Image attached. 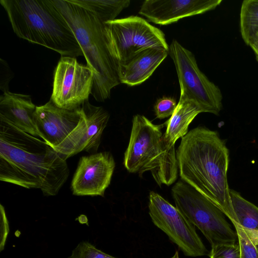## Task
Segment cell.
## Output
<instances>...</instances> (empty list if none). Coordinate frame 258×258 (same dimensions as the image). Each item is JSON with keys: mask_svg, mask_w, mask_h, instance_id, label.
I'll use <instances>...</instances> for the list:
<instances>
[{"mask_svg": "<svg viewBox=\"0 0 258 258\" xmlns=\"http://www.w3.org/2000/svg\"><path fill=\"white\" fill-rule=\"evenodd\" d=\"M210 258H240L238 242L218 244L211 247Z\"/></svg>", "mask_w": 258, "mask_h": 258, "instance_id": "603a6c76", "label": "cell"}, {"mask_svg": "<svg viewBox=\"0 0 258 258\" xmlns=\"http://www.w3.org/2000/svg\"><path fill=\"white\" fill-rule=\"evenodd\" d=\"M222 0H146L139 14L150 21L161 25H169L180 19L215 9Z\"/></svg>", "mask_w": 258, "mask_h": 258, "instance_id": "5bb4252c", "label": "cell"}, {"mask_svg": "<svg viewBox=\"0 0 258 258\" xmlns=\"http://www.w3.org/2000/svg\"><path fill=\"white\" fill-rule=\"evenodd\" d=\"M168 53L169 49L164 48H149L118 65L120 83L133 86L144 82L152 75Z\"/></svg>", "mask_w": 258, "mask_h": 258, "instance_id": "2e32d148", "label": "cell"}, {"mask_svg": "<svg viewBox=\"0 0 258 258\" xmlns=\"http://www.w3.org/2000/svg\"><path fill=\"white\" fill-rule=\"evenodd\" d=\"M149 214L154 224L163 231L186 256L209 255L195 226L176 207L153 191L149 196Z\"/></svg>", "mask_w": 258, "mask_h": 258, "instance_id": "9c48e42d", "label": "cell"}, {"mask_svg": "<svg viewBox=\"0 0 258 258\" xmlns=\"http://www.w3.org/2000/svg\"><path fill=\"white\" fill-rule=\"evenodd\" d=\"M243 229L252 242L255 245H258V231L249 230L244 228Z\"/></svg>", "mask_w": 258, "mask_h": 258, "instance_id": "4316f807", "label": "cell"}, {"mask_svg": "<svg viewBox=\"0 0 258 258\" xmlns=\"http://www.w3.org/2000/svg\"><path fill=\"white\" fill-rule=\"evenodd\" d=\"M69 258H117L97 249L88 242H80Z\"/></svg>", "mask_w": 258, "mask_h": 258, "instance_id": "7402d4cb", "label": "cell"}, {"mask_svg": "<svg viewBox=\"0 0 258 258\" xmlns=\"http://www.w3.org/2000/svg\"><path fill=\"white\" fill-rule=\"evenodd\" d=\"M115 166L114 158L109 152L82 157L71 182L73 194L104 197Z\"/></svg>", "mask_w": 258, "mask_h": 258, "instance_id": "7c38bea8", "label": "cell"}, {"mask_svg": "<svg viewBox=\"0 0 258 258\" xmlns=\"http://www.w3.org/2000/svg\"><path fill=\"white\" fill-rule=\"evenodd\" d=\"M79 111L78 124L56 150L67 159L82 151L96 153L109 119L106 110L92 105L88 100L80 107Z\"/></svg>", "mask_w": 258, "mask_h": 258, "instance_id": "8fae6325", "label": "cell"}, {"mask_svg": "<svg viewBox=\"0 0 258 258\" xmlns=\"http://www.w3.org/2000/svg\"><path fill=\"white\" fill-rule=\"evenodd\" d=\"M79 108L63 109L50 100L44 105L36 106L35 118L40 138L56 150L78 124Z\"/></svg>", "mask_w": 258, "mask_h": 258, "instance_id": "4fadbf2b", "label": "cell"}, {"mask_svg": "<svg viewBox=\"0 0 258 258\" xmlns=\"http://www.w3.org/2000/svg\"><path fill=\"white\" fill-rule=\"evenodd\" d=\"M230 194L238 224L245 229L258 231V207L233 189H230Z\"/></svg>", "mask_w": 258, "mask_h": 258, "instance_id": "d6986e66", "label": "cell"}, {"mask_svg": "<svg viewBox=\"0 0 258 258\" xmlns=\"http://www.w3.org/2000/svg\"><path fill=\"white\" fill-rule=\"evenodd\" d=\"M164 126L154 124L144 115H134L123 161L130 173L150 171L160 186L174 183L178 171L175 147L168 144L162 132Z\"/></svg>", "mask_w": 258, "mask_h": 258, "instance_id": "5b68a950", "label": "cell"}, {"mask_svg": "<svg viewBox=\"0 0 258 258\" xmlns=\"http://www.w3.org/2000/svg\"><path fill=\"white\" fill-rule=\"evenodd\" d=\"M104 24L108 47L117 66L149 48L169 49L164 33L140 17L131 16Z\"/></svg>", "mask_w": 258, "mask_h": 258, "instance_id": "52a82bcc", "label": "cell"}, {"mask_svg": "<svg viewBox=\"0 0 258 258\" xmlns=\"http://www.w3.org/2000/svg\"><path fill=\"white\" fill-rule=\"evenodd\" d=\"M36 108L30 96L6 91L0 97V120L40 138L35 118Z\"/></svg>", "mask_w": 258, "mask_h": 258, "instance_id": "9a60e30c", "label": "cell"}, {"mask_svg": "<svg viewBox=\"0 0 258 258\" xmlns=\"http://www.w3.org/2000/svg\"><path fill=\"white\" fill-rule=\"evenodd\" d=\"M246 45L251 48L258 62V30L254 32L249 36Z\"/></svg>", "mask_w": 258, "mask_h": 258, "instance_id": "484cf974", "label": "cell"}, {"mask_svg": "<svg viewBox=\"0 0 258 258\" xmlns=\"http://www.w3.org/2000/svg\"><path fill=\"white\" fill-rule=\"evenodd\" d=\"M200 113V108L194 102L180 98L173 113L164 123L166 127L164 137L168 144L174 146L178 139L185 136L189 124Z\"/></svg>", "mask_w": 258, "mask_h": 258, "instance_id": "e0dca14e", "label": "cell"}, {"mask_svg": "<svg viewBox=\"0 0 258 258\" xmlns=\"http://www.w3.org/2000/svg\"><path fill=\"white\" fill-rule=\"evenodd\" d=\"M95 14L102 22L113 21L130 5V0H70Z\"/></svg>", "mask_w": 258, "mask_h": 258, "instance_id": "ac0fdd59", "label": "cell"}, {"mask_svg": "<svg viewBox=\"0 0 258 258\" xmlns=\"http://www.w3.org/2000/svg\"><path fill=\"white\" fill-rule=\"evenodd\" d=\"M67 159L41 138L0 120L1 181L55 196L69 176Z\"/></svg>", "mask_w": 258, "mask_h": 258, "instance_id": "6da1fadb", "label": "cell"}, {"mask_svg": "<svg viewBox=\"0 0 258 258\" xmlns=\"http://www.w3.org/2000/svg\"><path fill=\"white\" fill-rule=\"evenodd\" d=\"M94 85L91 69L76 58L61 56L54 70L50 100L58 107L73 110L88 100Z\"/></svg>", "mask_w": 258, "mask_h": 258, "instance_id": "30bf717a", "label": "cell"}, {"mask_svg": "<svg viewBox=\"0 0 258 258\" xmlns=\"http://www.w3.org/2000/svg\"><path fill=\"white\" fill-rule=\"evenodd\" d=\"M176 156L181 180L238 224L227 180L229 150L219 133L203 126L193 128L181 138Z\"/></svg>", "mask_w": 258, "mask_h": 258, "instance_id": "7a4b0ae2", "label": "cell"}, {"mask_svg": "<svg viewBox=\"0 0 258 258\" xmlns=\"http://www.w3.org/2000/svg\"><path fill=\"white\" fill-rule=\"evenodd\" d=\"M1 251H2L5 246L6 240L8 234L9 233V228L8 220L6 215L5 211L2 205H1Z\"/></svg>", "mask_w": 258, "mask_h": 258, "instance_id": "d4e9b609", "label": "cell"}, {"mask_svg": "<svg viewBox=\"0 0 258 258\" xmlns=\"http://www.w3.org/2000/svg\"><path fill=\"white\" fill-rule=\"evenodd\" d=\"M171 258H179L178 252L176 251L174 255Z\"/></svg>", "mask_w": 258, "mask_h": 258, "instance_id": "83f0119b", "label": "cell"}, {"mask_svg": "<svg viewBox=\"0 0 258 258\" xmlns=\"http://www.w3.org/2000/svg\"><path fill=\"white\" fill-rule=\"evenodd\" d=\"M177 105L176 100L173 98L164 96L159 98L154 106L156 118L163 119L171 116Z\"/></svg>", "mask_w": 258, "mask_h": 258, "instance_id": "cb8c5ba5", "label": "cell"}, {"mask_svg": "<svg viewBox=\"0 0 258 258\" xmlns=\"http://www.w3.org/2000/svg\"><path fill=\"white\" fill-rule=\"evenodd\" d=\"M72 30L94 74L91 95L99 102L110 97L120 83L117 64L112 56L105 33V24L91 12L70 0H51Z\"/></svg>", "mask_w": 258, "mask_h": 258, "instance_id": "277c9868", "label": "cell"}, {"mask_svg": "<svg viewBox=\"0 0 258 258\" xmlns=\"http://www.w3.org/2000/svg\"><path fill=\"white\" fill-rule=\"evenodd\" d=\"M177 74L180 99L194 102L202 112L219 115L222 108V94L219 88L201 71L193 53L176 40L169 48Z\"/></svg>", "mask_w": 258, "mask_h": 258, "instance_id": "ba28073f", "label": "cell"}, {"mask_svg": "<svg viewBox=\"0 0 258 258\" xmlns=\"http://www.w3.org/2000/svg\"><path fill=\"white\" fill-rule=\"evenodd\" d=\"M237 233L240 248V258H258V245L250 239L242 227L233 224Z\"/></svg>", "mask_w": 258, "mask_h": 258, "instance_id": "44dd1931", "label": "cell"}, {"mask_svg": "<svg viewBox=\"0 0 258 258\" xmlns=\"http://www.w3.org/2000/svg\"><path fill=\"white\" fill-rule=\"evenodd\" d=\"M175 207L196 226L211 247L238 241L224 213L204 196L181 179L171 189Z\"/></svg>", "mask_w": 258, "mask_h": 258, "instance_id": "8992f818", "label": "cell"}, {"mask_svg": "<svg viewBox=\"0 0 258 258\" xmlns=\"http://www.w3.org/2000/svg\"><path fill=\"white\" fill-rule=\"evenodd\" d=\"M14 33L61 56H83L71 27L51 0H1Z\"/></svg>", "mask_w": 258, "mask_h": 258, "instance_id": "3957f363", "label": "cell"}, {"mask_svg": "<svg viewBox=\"0 0 258 258\" xmlns=\"http://www.w3.org/2000/svg\"><path fill=\"white\" fill-rule=\"evenodd\" d=\"M240 28L242 38L247 44L249 36L258 30V0H244L240 13Z\"/></svg>", "mask_w": 258, "mask_h": 258, "instance_id": "ffe728a7", "label": "cell"}]
</instances>
